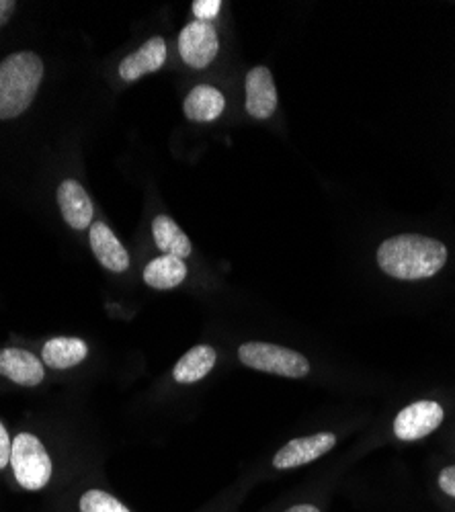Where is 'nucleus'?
I'll return each mask as SVG.
<instances>
[{
	"label": "nucleus",
	"instance_id": "17",
	"mask_svg": "<svg viewBox=\"0 0 455 512\" xmlns=\"http://www.w3.org/2000/svg\"><path fill=\"white\" fill-rule=\"evenodd\" d=\"M152 234H154V242L156 246L171 256H179V259H187V256L193 252L191 240L187 238V234L177 226L175 220H171L169 216H158L152 222Z\"/></svg>",
	"mask_w": 455,
	"mask_h": 512
},
{
	"label": "nucleus",
	"instance_id": "13",
	"mask_svg": "<svg viewBox=\"0 0 455 512\" xmlns=\"http://www.w3.org/2000/svg\"><path fill=\"white\" fill-rule=\"evenodd\" d=\"M89 357V345L78 336L50 338L41 349V361L52 369H72Z\"/></svg>",
	"mask_w": 455,
	"mask_h": 512
},
{
	"label": "nucleus",
	"instance_id": "11",
	"mask_svg": "<svg viewBox=\"0 0 455 512\" xmlns=\"http://www.w3.org/2000/svg\"><path fill=\"white\" fill-rule=\"evenodd\" d=\"M91 248L97 261L111 273H123L130 267L128 250L123 248L113 230L103 222H95L91 226Z\"/></svg>",
	"mask_w": 455,
	"mask_h": 512
},
{
	"label": "nucleus",
	"instance_id": "20",
	"mask_svg": "<svg viewBox=\"0 0 455 512\" xmlns=\"http://www.w3.org/2000/svg\"><path fill=\"white\" fill-rule=\"evenodd\" d=\"M437 486L445 496L455 500V465H447L441 469L437 476Z\"/></svg>",
	"mask_w": 455,
	"mask_h": 512
},
{
	"label": "nucleus",
	"instance_id": "14",
	"mask_svg": "<svg viewBox=\"0 0 455 512\" xmlns=\"http://www.w3.org/2000/svg\"><path fill=\"white\" fill-rule=\"evenodd\" d=\"M218 353L210 345H197L189 349L173 367V379L181 386H193L212 373L216 367Z\"/></svg>",
	"mask_w": 455,
	"mask_h": 512
},
{
	"label": "nucleus",
	"instance_id": "19",
	"mask_svg": "<svg viewBox=\"0 0 455 512\" xmlns=\"http://www.w3.org/2000/svg\"><path fill=\"white\" fill-rule=\"evenodd\" d=\"M222 9L220 0H195L193 3V15L195 21H203V23H210Z\"/></svg>",
	"mask_w": 455,
	"mask_h": 512
},
{
	"label": "nucleus",
	"instance_id": "5",
	"mask_svg": "<svg viewBox=\"0 0 455 512\" xmlns=\"http://www.w3.org/2000/svg\"><path fill=\"white\" fill-rule=\"evenodd\" d=\"M445 418L443 406L435 400H419L402 408L392 424V433L398 441L412 443L433 435Z\"/></svg>",
	"mask_w": 455,
	"mask_h": 512
},
{
	"label": "nucleus",
	"instance_id": "6",
	"mask_svg": "<svg viewBox=\"0 0 455 512\" xmlns=\"http://www.w3.org/2000/svg\"><path fill=\"white\" fill-rule=\"evenodd\" d=\"M339 439L335 433H314L308 437H298L294 441L285 443L275 455H273V467L279 472H287V469H298L304 465H310L324 457L326 453L337 447Z\"/></svg>",
	"mask_w": 455,
	"mask_h": 512
},
{
	"label": "nucleus",
	"instance_id": "16",
	"mask_svg": "<svg viewBox=\"0 0 455 512\" xmlns=\"http://www.w3.org/2000/svg\"><path fill=\"white\" fill-rule=\"evenodd\" d=\"M187 279V265L179 256L160 254L144 269V283L152 289L167 291L179 287Z\"/></svg>",
	"mask_w": 455,
	"mask_h": 512
},
{
	"label": "nucleus",
	"instance_id": "12",
	"mask_svg": "<svg viewBox=\"0 0 455 512\" xmlns=\"http://www.w3.org/2000/svg\"><path fill=\"white\" fill-rule=\"evenodd\" d=\"M164 62H167V44L162 37H152L138 52L121 60L119 76L126 82H134L144 74L156 72Z\"/></svg>",
	"mask_w": 455,
	"mask_h": 512
},
{
	"label": "nucleus",
	"instance_id": "21",
	"mask_svg": "<svg viewBox=\"0 0 455 512\" xmlns=\"http://www.w3.org/2000/svg\"><path fill=\"white\" fill-rule=\"evenodd\" d=\"M11 447H13V441L9 437V431L5 429V424L0 422V472H3V469L9 467L11 463Z\"/></svg>",
	"mask_w": 455,
	"mask_h": 512
},
{
	"label": "nucleus",
	"instance_id": "23",
	"mask_svg": "<svg viewBox=\"0 0 455 512\" xmlns=\"http://www.w3.org/2000/svg\"><path fill=\"white\" fill-rule=\"evenodd\" d=\"M283 512H322V508L314 502H298V504H292L289 508H285Z\"/></svg>",
	"mask_w": 455,
	"mask_h": 512
},
{
	"label": "nucleus",
	"instance_id": "8",
	"mask_svg": "<svg viewBox=\"0 0 455 512\" xmlns=\"http://www.w3.org/2000/svg\"><path fill=\"white\" fill-rule=\"evenodd\" d=\"M0 375L23 388H35L46 379V365L25 349L0 351Z\"/></svg>",
	"mask_w": 455,
	"mask_h": 512
},
{
	"label": "nucleus",
	"instance_id": "18",
	"mask_svg": "<svg viewBox=\"0 0 455 512\" xmlns=\"http://www.w3.org/2000/svg\"><path fill=\"white\" fill-rule=\"evenodd\" d=\"M76 506H78V512H134L115 494L101 488H89L82 492Z\"/></svg>",
	"mask_w": 455,
	"mask_h": 512
},
{
	"label": "nucleus",
	"instance_id": "10",
	"mask_svg": "<svg viewBox=\"0 0 455 512\" xmlns=\"http://www.w3.org/2000/svg\"><path fill=\"white\" fill-rule=\"evenodd\" d=\"M58 205L70 228L85 230L93 226V201L78 181L68 179L58 187Z\"/></svg>",
	"mask_w": 455,
	"mask_h": 512
},
{
	"label": "nucleus",
	"instance_id": "15",
	"mask_svg": "<svg viewBox=\"0 0 455 512\" xmlns=\"http://www.w3.org/2000/svg\"><path fill=\"white\" fill-rule=\"evenodd\" d=\"M226 107V99L224 95L210 87V84H199L195 87L187 99H185V115L189 121H197V123H208V121H216Z\"/></svg>",
	"mask_w": 455,
	"mask_h": 512
},
{
	"label": "nucleus",
	"instance_id": "4",
	"mask_svg": "<svg viewBox=\"0 0 455 512\" xmlns=\"http://www.w3.org/2000/svg\"><path fill=\"white\" fill-rule=\"evenodd\" d=\"M238 361L248 369L289 379H302L310 373V361L302 353L259 340L240 345Z\"/></svg>",
	"mask_w": 455,
	"mask_h": 512
},
{
	"label": "nucleus",
	"instance_id": "9",
	"mask_svg": "<svg viewBox=\"0 0 455 512\" xmlns=\"http://www.w3.org/2000/svg\"><path fill=\"white\" fill-rule=\"evenodd\" d=\"M246 111L255 119H269L277 109V89L269 68L257 66L246 76Z\"/></svg>",
	"mask_w": 455,
	"mask_h": 512
},
{
	"label": "nucleus",
	"instance_id": "1",
	"mask_svg": "<svg viewBox=\"0 0 455 512\" xmlns=\"http://www.w3.org/2000/svg\"><path fill=\"white\" fill-rule=\"evenodd\" d=\"M447 263L443 242L421 236L400 234L384 240L378 248L380 269L400 281H421L437 275Z\"/></svg>",
	"mask_w": 455,
	"mask_h": 512
},
{
	"label": "nucleus",
	"instance_id": "2",
	"mask_svg": "<svg viewBox=\"0 0 455 512\" xmlns=\"http://www.w3.org/2000/svg\"><path fill=\"white\" fill-rule=\"evenodd\" d=\"M44 78V62L33 52H19L0 62V119L21 115Z\"/></svg>",
	"mask_w": 455,
	"mask_h": 512
},
{
	"label": "nucleus",
	"instance_id": "22",
	"mask_svg": "<svg viewBox=\"0 0 455 512\" xmlns=\"http://www.w3.org/2000/svg\"><path fill=\"white\" fill-rule=\"evenodd\" d=\"M15 7L17 5L13 3V0H0V27H3L9 21V17L13 15Z\"/></svg>",
	"mask_w": 455,
	"mask_h": 512
},
{
	"label": "nucleus",
	"instance_id": "3",
	"mask_svg": "<svg viewBox=\"0 0 455 512\" xmlns=\"http://www.w3.org/2000/svg\"><path fill=\"white\" fill-rule=\"evenodd\" d=\"M11 469L15 482L27 492H41L50 486L54 476V463L35 435L19 433L11 447Z\"/></svg>",
	"mask_w": 455,
	"mask_h": 512
},
{
	"label": "nucleus",
	"instance_id": "7",
	"mask_svg": "<svg viewBox=\"0 0 455 512\" xmlns=\"http://www.w3.org/2000/svg\"><path fill=\"white\" fill-rule=\"evenodd\" d=\"M220 50L218 31L212 23L193 21L179 35V54L183 62L195 70L208 68Z\"/></svg>",
	"mask_w": 455,
	"mask_h": 512
}]
</instances>
